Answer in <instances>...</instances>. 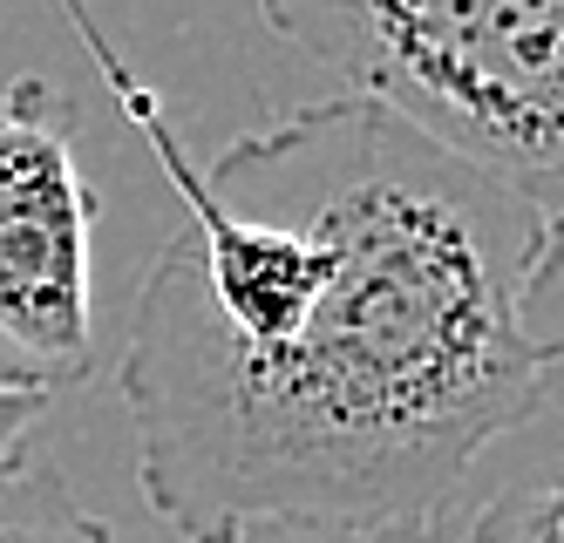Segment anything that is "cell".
Masks as SVG:
<instances>
[{
  "mask_svg": "<svg viewBox=\"0 0 564 543\" xmlns=\"http://www.w3.org/2000/svg\"><path fill=\"white\" fill-rule=\"evenodd\" d=\"M55 8L184 204L116 360L156 523L184 543L449 523L544 408L538 218L360 96L197 163L89 0Z\"/></svg>",
  "mask_w": 564,
  "mask_h": 543,
  "instance_id": "obj_1",
  "label": "cell"
},
{
  "mask_svg": "<svg viewBox=\"0 0 564 543\" xmlns=\"http://www.w3.org/2000/svg\"><path fill=\"white\" fill-rule=\"evenodd\" d=\"M293 55L381 102L564 238V0H259Z\"/></svg>",
  "mask_w": 564,
  "mask_h": 543,
  "instance_id": "obj_2",
  "label": "cell"
},
{
  "mask_svg": "<svg viewBox=\"0 0 564 543\" xmlns=\"http://www.w3.org/2000/svg\"><path fill=\"white\" fill-rule=\"evenodd\" d=\"M96 367V191L75 102L42 75L0 89V373L75 388Z\"/></svg>",
  "mask_w": 564,
  "mask_h": 543,
  "instance_id": "obj_3",
  "label": "cell"
},
{
  "mask_svg": "<svg viewBox=\"0 0 564 543\" xmlns=\"http://www.w3.org/2000/svg\"><path fill=\"white\" fill-rule=\"evenodd\" d=\"M0 543H123V536L75 503L55 469H21L0 489Z\"/></svg>",
  "mask_w": 564,
  "mask_h": 543,
  "instance_id": "obj_4",
  "label": "cell"
},
{
  "mask_svg": "<svg viewBox=\"0 0 564 543\" xmlns=\"http://www.w3.org/2000/svg\"><path fill=\"white\" fill-rule=\"evenodd\" d=\"M449 530H456V543H564V469L497 489L463 523L449 517Z\"/></svg>",
  "mask_w": 564,
  "mask_h": 543,
  "instance_id": "obj_5",
  "label": "cell"
},
{
  "mask_svg": "<svg viewBox=\"0 0 564 543\" xmlns=\"http://www.w3.org/2000/svg\"><path fill=\"white\" fill-rule=\"evenodd\" d=\"M531 326L538 340L551 347V381H544V401L564 408V238L538 252V279H531Z\"/></svg>",
  "mask_w": 564,
  "mask_h": 543,
  "instance_id": "obj_6",
  "label": "cell"
},
{
  "mask_svg": "<svg viewBox=\"0 0 564 543\" xmlns=\"http://www.w3.org/2000/svg\"><path fill=\"white\" fill-rule=\"evenodd\" d=\"M48 414V388H28L0 373V489H8L21 469H34V428Z\"/></svg>",
  "mask_w": 564,
  "mask_h": 543,
  "instance_id": "obj_7",
  "label": "cell"
},
{
  "mask_svg": "<svg viewBox=\"0 0 564 543\" xmlns=\"http://www.w3.org/2000/svg\"><path fill=\"white\" fill-rule=\"evenodd\" d=\"M246 543H456L449 523H415V530H265Z\"/></svg>",
  "mask_w": 564,
  "mask_h": 543,
  "instance_id": "obj_8",
  "label": "cell"
}]
</instances>
